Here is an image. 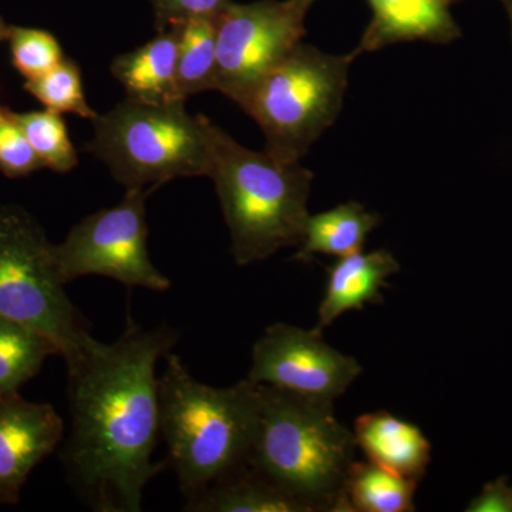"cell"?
Masks as SVG:
<instances>
[{
	"label": "cell",
	"instance_id": "1",
	"mask_svg": "<svg viewBox=\"0 0 512 512\" xmlns=\"http://www.w3.org/2000/svg\"><path fill=\"white\" fill-rule=\"evenodd\" d=\"M180 333L144 329L127 318L116 342L92 339L66 362L70 434L62 448L67 480L87 507L138 512L167 461L154 463L160 436L157 365Z\"/></svg>",
	"mask_w": 512,
	"mask_h": 512
},
{
	"label": "cell",
	"instance_id": "2",
	"mask_svg": "<svg viewBox=\"0 0 512 512\" xmlns=\"http://www.w3.org/2000/svg\"><path fill=\"white\" fill-rule=\"evenodd\" d=\"M158 376L160 436L184 500L248 466L258 421V384L244 379L212 387L191 375L183 359L164 356Z\"/></svg>",
	"mask_w": 512,
	"mask_h": 512
},
{
	"label": "cell",
	"instance_id": "3",
	"mask_svg": "<svg viewBox=\"0 0 512 512\" xmlns=\"http://www.w3.org/2000/svg\"><path fill=\"white\" fill-rule=\"evenodd\" d=\"M258 421L248 464L311 512H350L346 481L355 434L333 403L258 384Z\"/></svg>",
	"mask_w": 512,
	"mask_h": 512
},
{
	"label": "cell",
	"instance_id": "4",
	"mask_svg": "<svg viewBox=\"0 0 512 512\" xmlns=\"http://www.w3.org/2000/svg\"><path fill=\"white\" fill-rule=\"evenodd\" d=\"M210 177L231 234L235 264H255L281 249L299 247L311 215L313 183L312 171L301 161L249 150L212 124Z\"/></svg>",
	"mask_w": 512,
	"mask_h": 512
},
{
	"label": "cell",
	"instance_id": "5",
	"mask_svg": "<svg viewBox=\"0 0 512 512\" xmlns=\"http://www.w3.org/2000/svg\"><path fill=\"white\" fill-rule=\"evenodd\" d=\"M87 150L121 185L157 188L183 177H210L212 124L192 117L185 101L147 104L126 99L92 120Z\"/></svg>",
	"mask_w": 512,
	"mask_h": 512
},
{
	"label": "cell",
	"instance_id": "6",
	"mask_svg": "<svg viewBox=\"0 0 512 512\" xmlns=\"http://www.w3.org/2000/svg\"><path fill=\"white\" fill-rule=\"evenodd\" d=\"M357 57L355 50L329 55L299 43L255 83L239 107L261 127L268 153L279 160H302L338 119Z\"/></svg>",
	"mask_w": 512,
	"mask_h": 512
},
{
	"label": "cell",
	"instance_id": "7",
	"mask_svg": "<svg viewBox=\"0 0 512 512\" xmlns=\"http://www.w3.org/2000/svg\"><path fill=\"white\" fill-rule=\"evenodd\" d=\"M0 316L52 340L64 362L80 355L93 339L67 295L55 244L16 205H0Z\"/></svg>",
	"mask_w": 512,
	"mask_h": 512
},
{
	"label": "cell",
	"instance_id": "8",
	"mask_svg": "<svg viewBox=\"0 0 512 512\" xmlns=\"http://www.w3.org/2000/svg\"><path fill=\"white\" fill-rule=\"evenodd\" d=\"M147 197L146 188H128L119 204L94 212L70 229L62 244L55 245L64 284L99 275L130 289L171 288L148 252Z\"/></svg>",
	"mask_w": 512,
	"mask_h": 512
},
{
	"label": "cell",
	"instance_id": "9",
	"mask_svg": "<svg viewBox=\"0 0 512 512\" xmlns=\"http://www.w3.org/2000/svg\"><path fill=\"white\" fill-rule=\"evenodd\" d=\"M309 0L229 2L217 16V90L238 104L302 43Z\"/></svg>",
	"mask_w": 512,
	"mask_h": 512
},
{
	"label": "cell",
	"instance_id": "10",
	"mask_svg": "<svg viewBox=\"0 0 512 512\" xmlns=\"http://www.w3.org/2000/svg\"><path fill=\"white\" fill-rule=\"evenodd\" d=\"M251 357L247 379L252 383L323 402H335L362 373L355 357L333 349L322 333L288 323L268 326Z\"/></svg>",
	"mask_w": 512,
	"mask_h": 512
},
{
	"label": "cell",
	"instance_id": "11",
	"mask_svg": "<svg viewBox=\"0 0 512 512\" xmlns=\"http://www.w3.org/2000/svg\"><path fill=\"white\" fill-rule=\"evenodd\" d=\"M63 440L64 421L55 407L19 392L0 394V505L19 503L30 474Z\"/></svg>",
	"mask_w": 512,
	"mask_h": 512
},
{
	"label": "cell",
	"instance_id": "12",
	"mask_svg": "<svg viewBox=\"0 0 512 512\" xmlns=\"http://www.w3.org/2000/svg\"><path fill=\"white\" fill-rule=\"evenodd\" d=\"M372 22L356 47L357 56L404 42L448 43L458 37L450 0H367Z\"/></svg>",
	"mask_w": 512,
	"mask_h": 512
},
{
	"label": "cell",
	"instance_id": "13",
	"mask_svg": "<svg viewBox=\"0 0 512 512\" xmlns=\"http://www.w3.org/2000/svg\"><path fill=\"white\" fill-rule=\"evenodd\" d=\"M399 271V262L386 249L360 251L338 258L328 268L325 295L318 309V323L313 329L323 333L346 312L363 311L367 303H383L382 289L389 286L386 279Z\"/></svg>",
	"mask_w": 512,
	"mask_h": 512
},
{
	"label": "cell",
	"instance_id": "14",
	"mask_svg": "<svg viewBox=\"0 0 512 512\" xmlns=\"http://www.w3.org/2000/svg\"><path fill=\"white\" fill-rule=\"evenodd\" d=\"M357 448L370 463L420 483L431 463V444L416 424L389 412L362 414L353 427Z\"/></svg>",
	"mask_w": 512,
	"mask_h": 512
},
{
	"label": "cell",
	"instance_id": "15",
	"mask_svg": "<svg viewBox=\"0 0 512 512\" xmlns=\"http://www.w3.org/2000/svg\"><path fill=\"white\" fill-rule=\"evenodd\" d=\"M178 29L161 30L146 45L111 63V74L126 90L127 99L147 104L173 103L177 90Z\"/></svg>",
	"mask_w": 512,
	"mask_h": 512
},
{
	"label": "cell",
	"instance_id": "16",
	"mask_svg": "<svg viewBox=\"0 0 512 512\" xmlns=\"http://www.w3.org/2000/svg\"><path fill=\"white\" fill-rule=\"evenodd\" d=\"M184 511L311 512L249 464L185 500Z\"/></svg>",
	"mask_w": 512,
	"mask_h": 512
},
{
	"label": "cell",
	"instance_id": "17",
	"mask_svg": "<svg viewBox=\"0 0 512 512\" xmlns=\"http://www.w3.org/2000/svg\"><path fill=\"white\" fill-rule=\"evenodd\" d=\"M380 224L379 215L350 201L332 210L309 215L296 261L311 262L313 256L345 258L362 251L367 237Z\"/></svg>",
	"mask_w": 512,
	"mask_h": 512
},
{
	"label": "cell",
	"instance_id": "18",
	"mask_svg": "<svg viewBox=\"0 0 512 512\" xmlns=\"http://www.w3.org/2000/svg\"><path fill=\"white\" fill-rule=\"evenodd\" d=\"M56 355L60 352L52 340L0 316V394L20 392Z\"/></svg>",
	"mask_w": 512,
	"mask_h": 512
},
{
	"label": "cell",
	"instance_id": "19",
	"mask_svg": "<svg viewBox=\"0 0 512 512\" xmlns=\"http://www.w3.org/2000/svg\"><path fill=\"white\" fill-rule=\"evenodd\" d=\"M178 29L177 90L180 99L212 90L217 64V18L187 20Z\"/></svg>",
	"mask_w": 512,
	"mask_h": 512
},
{
	"label": "cell",
	"instance_id": "20",
	"mask_svg": "<svg viewBox=\"0 0 512 512\" xmlns=\"http://www.w3.org/2000/svg\"><path fill=\"white\" fill-rule=\"evenodd\" d=\"M417 485L370 461H355L346 481L345 497L350 512H413Z\"/></svg>",
	"mask_w": 512,
	"mask_h": 512
},
{
	"label": "cell",
	"instance_id": "21",
	"mask_svg": "<svg viewBox=\"0 0 512 512\" xmlns=\"http://www.w3.org/2000/svg\"><path fill=\"white\" fill-rule=\"evenodd\" d=\"M12 113L43 167L59 174L69 173L76 167L79 163L77 151L67 133L62 114L47 109Z\"/></svg>",
	"mask_w": 512,
	"mask_h": 512
},
{
	"label": "cell",
	"instance_id": "22",
	"mask_svg": "<svg viewBox=\"0 0 512 512\" xmlns=\"http://www.w3.org/2000/svg\"><path fill=\"white\" fill-rule=\"evenodd\" d=\"M23 89L39 100L47 110L60 114L73 113L87 120L97 116L84 97L80 67L69 57H64L62 62L46 73L26 80Z\"/></svg>",
	"mask_w": 512,
	"mask_h": 512
},
{
	"label": "cell",
	"instance_id": "23",
	"mask_svg": "<svg viewBox=\"0 0 512 512\" xmlns=\"http://www.w3.org/2000/svg\"><path fill=\"white\" fill-rule=\"evenodd\" d=\"M12 63L26 80L40 76L64 59L62 46L47 30L10 25Z\"/></svg>",
	"mask_w": 512,
	"mask_h": 512
},
{
	"label": "cell",
	"instance_id": "24",
	"mask_svg": "<svg viewBox=\"0 0 512 512\" xmlns=\"http://www.w3.org/2000/svg\"><path fill=\"white\" fill-rule=\"evenodd\" d=\"M40 168L43 165L12 110L0 103V171L8 178H22Z\"/></svg>",
	"mask_w": 512,
	"mask_h": 512
},
{
	"label": "cell",
	"instance_id": "25",
	"mask_svg": "<svg viewBox=\"0 0 512 512\" xmlns=\"http://www.w3.org/2000/svg\"><path fill=\"white\" fill-rule=\"evenodd\" d=\"M231 0H151L158 32L195 18H217Z\"/></svg>",
	"mask_w": 512,
	"mask_h": 512
},
{
	"label": "cell",
	"instance_id": "26",
	"mask_svg": "<svg viewBox=\"0 0 512 512\" xmlns=\"http://www.w3.org/2000/svg\"><path fill=\"white\" fill-rule=\"evenodd\" d=\"M468 512H512V485L500 477L484 485L483 491L468 504Z\"/></svg>",
	"mask_w": 512,
	"mask_h": 512
},
{
	"label": "cell",
	"instance_id": "27",
	"mask_svg": "<svg viewBox=\"0 0 512 512\" xmlns=\"http://www.w3.org/2000/svg\"><path fill=\"white\" fill-rule=\"evenodd\" d=\"M9 30L10 25L5 22V19L0 16V43L5 42V40H8L9 37Z\"/></svg>",
	"mask_w": 512,
	"mask_h": 512
},
{
	"label": "cell",
	"instance_id": "28",
	"mask_svg": "<svg viewBox=\"0 0 512 512\" xmlns=\"http://www.w3.org/2000/svg\"><path fill=\"white\" fill-rule=\"evenodd\" d=\"M510 13H511V19H512V0H510Z\"/></svg>",
	"mask_w": 512,
	"mask_h": 512
},
{
	"label": "cell",
	"instance_id": "29",
	"mask_svg": "<svg viewBox=\"0 0 512 512\" xmlns=\"http://www.w3.org/2000/svg\"><path fill=\"white\" fill-rule=\"evenodd\" d=\"M309 2L313 3V2H315V0H309Z\"/></svg>",
	"mask_w": 512,
	"mask_h": 512
}]
</instances>
